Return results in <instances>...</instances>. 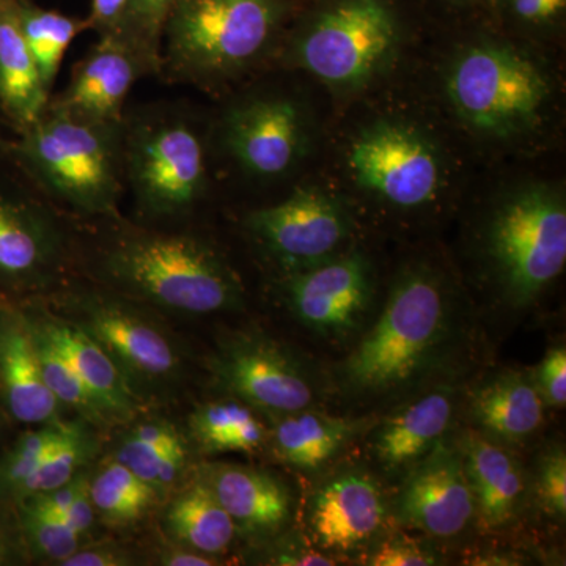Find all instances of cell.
Here are the masks:
<instances>
[{
    "instance_id": "obj_1",
    "label": "cell",
    "mask_w": 566,
    "mask_h": 566,
    "mask_svg": "<svg viewBox=\"0 0 566 566\" xmlns=\"http://www.w3.org/2000/svg\"><path fill=\"white\" fill-rule=\"evenodd\" d=\"M10 153L40 191L73 210L107 214L120 200L123 122L85 120L46 106Z\"/></svg>"
},
{
    "instance_id": "obj_2",
    "label": "cell",
    "mask_w": 566,
    "mask_h": 566,
    "mask_svg": "<svg viewBox=\"0 0 566 566\" xmlns=\"http://www.w3.org/2000/svg\"><path fill=\"white\" fill-rule=\"evenodd\" d=\"M283 0H178L161 41V71L214 87L255 66L273 46Z\"/></svg>"
},
{
    "instance_id": "obj_3",
    "label": "cell",
    "mask_w": 566,
    "mask_h": 566,
    "mask_svg": "<svg viewBox=\"0 0 566 566\" xmlns=\"http://www.w3.org/2000/svg\"><path fill=\"white\" fill-rule=\"evenodd\" d=\"M102 271L122 292L185 314L230 311L243 294L218 252L186 234L125 233L103 253Z\"/></svg>"
},
{
    "instance_id": "obj_4",
    "label": "cell",
    "mask_w": 566,
    "mask_h": 566,
    "mask_svg": "<svg viewBox=\"0 0 566 566\" xmlns=\"http://www.w3.org/2000/svg\"><path fill=\"white\" fill-rule=\"evenodd\" d=\"M446 293L434 274L409 271L395 283L385 311L349 354L344 378L357 394H382L411 381L446 334Z\"/></svg>"
},
{
    "instance_id": "obj_5",
    "label": "cell",
    "mask_w": 566,
    "mask_h": 566,
    "mask_svg": "<svg viewBox=\"0 0 566 566\" xmlns=\"http://www.w3.org/2000/svg\"><path fill=\"white\" fill-rule=\"evenodd\" d=\"M123 164L125 182L148 214H182L207 192V145L178 107H148L123 118Z\"/></svg>"
},
{
    "instance_id": "obj_6",
    "label": "cell",
    "mask_w": 566,
    "mask_h": 566,
    "mask_svg": "<svg viewBox=\"0 0 566 566\" xmlns=\"http://www.w3.org/2000/svg\"><path fill=\"white\" fill-rule=\"evenodd\" d=\"M549 93L543 70L506 44L469 46L447 76L453 109L469 128L486 136L512 137L532 128Z\"/></svg>"
},
{
    "instance_id": "obj_7",
    "label": "cell",
    "mask_w": 566,
    "mask_h": 566,
    "mask_svg": "<svg viewBox=\"0 0 566 566\" xmlns=\"http://www.w3.org/2000/svg\"><path fill=\"white\" fill-rule=\"evenodd\" d=\"M488 252L510 303L523 307L564 271L566 207L547 186L506 197L488 229Z\"/></svg>"
},
{
    "instance_id": "obj_8",
    "label": "cell",
    "mask_w": 566,
    "mask_h": 566,
    "mask_svg": "<svg viewBox=\"0 0 566 566\" xmlns=\"http://www.w3.org/2000/svg\"><path fill=\"white\" fill-rule=\"evenodd\" d=\"M398 28L382 0H340L294 41L297 66L335 88H357L392 62Z\"/></svg>"
},
{
    "instance_id": "obj_9",
    "label": "cell",
    "mask_w": 566,
    "mask_h": 566,
    "mask_svg": "<svg viewBox=\"0 0 566 566\" xmlns=\"http://www.w3.org/2000/svg\"><path fill=\"white\" fill-rule=\"evenodd\" d=\"M348 164L360 188L394 207H422L441 185L433 145L401 123L379 122L360 133L349 148Z\"/></svg>"
},
{
    "instance_id": "obj_10",
    "label": "cell",
    "mask_w": 566,
    "mask_h": 566,
    "mask_svg": "<svg viewBox=\"0 0 566 566\" xmlns=\"http://www.w3.org/2000/svg\"><path fill=\"white\" fill-rule=\"evenodd\" d=\"M249 232L290 271L331 259L348 237V211L335 197L315 188L249 214Z\"/></svg>"
},
{
    "instance_id": "obj_11",
    "label": "cell",
    "mask_w": 566,
    "mask_h": 566,
    "mask_svg": "<svg viewBox=\"0 0 566 566\" xmlns=\"http://www.w3.org/2000/svg\"><path fill=\"white\" fill-rule=\"evenodd\" d=\"M223 144L245 174L264 180L282 177L305 155L303 112L282 96L245 99L227 112Z\"/></svg>"
},
{
    "instance_id": "obj_12",
    "label": "cell",
    "mask_w": 566,
    "mask_h": 566,
    "mask_svg": "<svg viewBox=\"0 0 566 566\" xmlns=\"http://www.w3.org/2000/svg\"><path fill=\"white\" fill-rule=\"evenodd\" d=\"M61 234L46 208L18 186L0 181V301L18 303L51 277Z\"/></svg>"
},
{
    "instance_id": "obj_13",
    "label": "cell",
    "mask_w": 566,
    "mask_h": 566,
    "mask_svg": "<svg viewBox=\"0 0 566 566\" xmlns=\"http://www.w3.org/2000/svg\"><path fill=\"white\" fill-rule=\"evenodd\" d=\"M212 374L223 389L263 411L292 415L314 401L303 368L281 346L263 338H240L212 359Z\"/></svg>"
},
{
    "instance_id": "obj_14",
    "label": "cell",
    "mask_w": 566,
    "mask_h": 566,
    "mask_svg": "<svg viewBox=\"0 0 566 566\" xmlns=\"http://www.w3.org/2000/svg\"><path fill=\"white\" fill-rule=\"evenodd\" d=\"M371 292L370 264L359 252L292 271L285 282L294 316L319 335L354 329L370 304Z\"/></svg>"
},
{
    "instance_id": "obj_15",
    "label": "cell",
    "mask_w": 566,
    "mask_h": 566,
    "mask_svg": "<svg viewBox=\"0 0 566 566\" xmlns=\"http://www.w3.org/2000/svg\"><path fill=\"white\" fill-rule=\"evenodd\" d=\"M153 73L150 65L122 35H102L74 65L70 84L48 106L74 117L122 123L134 84Z\"/></svg>"
},
{
    "instance_id": "obj_16",
    "label": "cell",
    "mask_w": 566,
    "mask_h": 566,
    "mask_svg": "<svg viewBox=\"0 0 566 566\" xmlns=\"http://www.w3.org/2000/svg\"><path fill=\"white\" fill-rule=\"evenodd\" d=\"M76 305V324L111 354L128 381L129 376L155 381L177 371L174 345L139 312L98 294H85Z\"/></svg>"
},
{
    "instance_id": "obj_17",
    "label": "cell",
    "mask_w": 566,
    "mask_h": 566,
    "mask_svg": "<svg viewBox=\"0 0 566 566\" xmlns=\"http://www.w3.org/2000/svg\"><path fill=\"white\" fill-rule=\"evenodd\" d=\"M57 398L41 374L31 323L21 303L0 301V408L13 422H57Z\"/></svg>"
},
{
    "instance_id": "obj_18",
    "label": "cell",
    "mask_w": 566,
    "mask_h": 566,
    "mask_svg": "<svg viewBox=\"0 0 566 566\" xmlns=\"http://www.w3.org/2000/svg\"><path fill=\"white\" fill-rule=\"evenodd\" d=\"M398 512L424 534L449 538L463 532L475 512V499L463 460L439 447L406 480Z\"/></svg>"
},
{
    "instance_id": "obj_19",
    "label": "cell",
    "mask_w": 566,
    "mask_h": 566,
    "mask_svg": "<svg viewBox=\"0 0 566 566\" xmlns=\"http://www.w3.org/2000/svg\"><path fill=\"white\" fill-rule=\"evenodd\" d=\"M381 491L368 475L335 476L315 494L311 526L324 549L348 551L381 527Z\"/></svg>"
},
{
    "instance_id": "obj_20",
    "label": "cell",
    "mask_w": 566,
    "mask_h": 566,
    "mask_svg": "<svg viewBox=\"0 0 566 566\" xmlns=\"http://www.w3.org/2000/svg\"><path fill=\"white\" fill-rule=\"evenodd\" d=\"M22 307L69 359L107 420L126 419L133 415L136 400L128 378L92 335L85 333L80 324L39 314L29 305L22 304Z\"/></svg>"
},
{
    "instance_id": "obj_21",
    "label": "cell",
    "mask_w": 566,
    "mask_h": 566,
    "mask_svg": "<svg viewBox=\"0 0 566 566\" xmlns=\"http://www.w3.org/2000/svg\"><path fill=\"white\" fill-rule=\"evenodd\" d=\"M50 98L22 32L20 0H0V111L20 133Z\"/></svg>"
},
{
    "instance_id": "obj_22",
    "label": "cell",
    "mask_w": 566,
    "mask_h": 566,
    "mask_svg": "<svg viewBox=\"0 0 566 566\" xmlns=\"http://www.w3.org/2000/svg\"><path fill=\"white\" fill-rule=\"evenodd\" d=\"M202 480L234 523L251 528H274L289 517V494L266 472L245 465L214 464L205 469Z\"/></svg>"
},
{
    "instance_id": "obj_23",
    "label": "cell",
    "mask_w": 566,
    "mask_h": 566,
    "mask_svg": "<svg viewBox=\"0 0 566 566\" xmlns=\"http://www.w3.org/2000/svg\"><path fill=\"white\" fill-rule=\"evenodd\" d=\"M465 475L486 526L501 527L515 515L523 491L520 469L504 449L476 433H465L461 442Z\"/></svg>"
},
{
    "instance_id": "obj_24",
    "label": "cell",
    "mask_w": 566,
    "mask_h": 566,
    "mask_svg": "<svg viewBox=\"0 0 566 566\" xmlns=\"http://www.w3.org/2000/svg\"><path fill=\"white\" fill-rule=\"evenodd\" d=\"M452 397L447 392L424 395L398 412L375 436L376 458L387 468H403L430 453L452 420Z\"/></svg>"
},
{
    "instance_id": "obj_25",
    "label": "cell",
    "mask_w": 566,
    "mask_h": 566,
    "mask_svg": "<svg viewBox=\"0 0 566 566\" xmlns=\"http://www.w3.org/2000/svg\"><path fill=\"white\" fill-rule=\"evenodd\" d=\"M472 415L488 433L505 441H521L543 420V398L526 374L499 375L472 397Z\"/></svg>"
},
{
    "instance_id": "obj_26",
    "label": "cell",
    "mask_w": 566,
    "mask_h": 566,
    "mask_svg": "<svg viewBox=\"0 0 566 566\" xmlns=\"http://www.w3.org/2000/svg\"><path fill=\"white\" fill-rule=\"evenodd\" d=\"M166 523L178 542L208 556L223 553L237 532L233 517L203 480L192 483L174 499Z\"/></svg>"
},
{
    "instance_id": "obj_27",
    "label": "cell",
    "mask_w": 566,
    "mask_h": 566,
    "mask_svg": "<svg viewBox=\"0 0 566 566\" xmlns=\"http://www.w3.org/2000/svg\"><path fill=\"white\" fill-rule=\"evenodd\" d=\"M115 460L161 495L177 482L186 464V446L174 424L150 420L136 424L123 438Z\"/></svg>"
},
{
    "instance_id": "obj_28",
    "label": "cell",
    "mask_w": 566,
    "mask_h": 566,
    "mask_svg": "<svg viewBox=\"0 0 566 566\" xmlns=\"http://www.w3.org/2000/svg\"><path fill=\"white\" fill-rule=\"evenodd\" d=\"M349 434L352 428L346 420L315 412H292L275 427L274 450L294 468L315 469L327 463Z\"/></svg>"
},
{
    "instance_id": "obj_29",
    "label": "cell",
    "mask_w": 566,
    "mask_h": 566,
    "mask_svg": "<svg viewBox=\"0 0 566 566\" xmlns=\"http://www.w3.org/2000/svg\"><path fill=\"white\" fill-rule=\"evenodd\" d=\"M20 20L41 81L52 93L71 43L91 29L87 18L82 20L62 11L43 9L32 0H20Z\"/></svg>"
},
{
    "instance_id": "obj_30",
    "label": "cell",
    "mask_w": 566,
    "mask_h": 566,
    "mask_svg": "<svg viewBox=\"0 0 566 566\" xmlns=\"http://www.w3.org/2000/svg\"><path fill=\"white\" fill-rule=\"evenodd\" d=\"M191 428L207 452H255L266 434L251 409L238 401L202 406L193 412Z\"/></svg>"
},
{
    "instance_id": "obj_31",
    "label": "cell",
    "mask_w": 566,
    "mask_h": 566,
    "mask_svg": "<svg viewBox=\"0 0 566 566\" xmlns=\"http://www.w3.org/2000/svg\"><path fill=\"white\" fill-rule=\"evenodd\" d=\"M88 493L95 513L114 526H128L142 520L159 497L155 488L117 460L103 465L88 482Z\"/></svg>"
},
{
    "instance_id": "obj_32",
    "label": "cell",
    "mask_w": 566,
    "mask_h": 566,
    "mask_svg": "<svg viewBox=\"0 0 566 566\" xmlns=\"http://www.w3.org/2000/svg\"><path fill=\"white\" fill-rule=\"evenodd\" d=\"M95 439L84 424L69 423L65 433L41 461L40 468L21 486L14 502L28 495L46 493L80 475L82 465L95 453ZM13 502V504H14Z\"/></svg>"
},
{
    "instance_id": "obj_33",
    "label": "cell",
    "mask_w": 566,
    "mask_h": 566,
    "mask_svg": "<svg viewBox=\"0 0 566 566\" xmlns=\"http://www.w3.org/2000/svg\"><path fill=\"white\" fill-rule=\"evenodd\" d=\"M25 315H28V312H25ZM28 318L32 326L41 374H43L48 389L57 398L59 403L76 409L91 423L104 424L109 422L99 406L93 400L92 395L82 385L80 376L71 367L69 359L63 356L61 349L41 331L39 324L33 322L31 316L28 315Z\"/></svg>"
},
{
    "instance_id": "obj_34",
    "label": "cell",
    "mask_w": 566,
    "mask_h": 566,
    "mask_svg": "<svg viewBox=\"0 0 566 566\" xmlns=\"http://www.w3.org/2000/svg\"><path fill=\"white\" fill-rule=\"evenodd\" d=\"M69 423L36 424L33 430L20 436L0 455V502L13 505L21 486L40 468L41 461L57 444Z\"/></svg>"
},
{
    "instance_id": "obj_35",
    "label": "cell",
    "mask_w": 566,
    "mask_h": 566,
    "mask_svg": "<svg viewBox=\"0 0 566 566\" xmlns=\"http://www.w3.org/2000/svg\"><path fill=\"white\" fill-rule=\"evenodd\" d=\"M13 509L21 535L40 556L62 564L80 549L82 535L62 516L46 515L22 505H13Z\"/></svg>"
},
{
    "instance_id": "obj_36",
    "label": "cell",
    "mask_w": 566,
    "mask_h": 566,
    "mask_svg": "<svg viewBox=\"0 0 566 566\" xmlns=\"http://www.w3.org/2000/svg\"><path fill=\"white\" fill-rule=\"evenodd\" d=\"M178 0H132L123 39L150 65L153 73L161 71L164 24Z\"/></svg>"
},
{
    "instance_id": "obj_37",
    "label": "cell",
    "mask_w": 566,
    "mask_h": 566,
    "mask_svg": "<svg viewBox=\"0 0 566 566\" xmlns=\"http://www.w3.org/2000/svg\"><path fill=\"white\" fill-rule=\"evenodd\" d=\"M538 497L549 515H566V457L564 449H554L542 460L538 472Z\"/></svg>"
},
{
    "instance_id": "obj_38",
    "label": "cell",
    "mask_w": 566,
    "mask_h": 566,
    "mask_svg": "<svg viewBox=\"0 0 566 566\" xmlns=\"http://www.w3.org/2000/svg\"><path fill=\"white\" fill-rule=\"evenodd\" d=\"M536 389L551 406L564 408L566 403V349H551L539 364L535 379Z\"/></svg>"
},
{
    "instance_id": "obj_39",
    "label": "cell",
    "mask_w": 566,
    "mask_h": 566,
    "mask_svg": "<svg viewBox=\"0 0 566 566\" xmlns=\"http://www.w3.org/2000/svg\"><path fill=\"white\" fill-rule=\"evenodd\" d=\"M129 10L132 0H92L88 25L98 36L123 35Z\"/></svg>"
},
{
    "instance_id": "obj_40",
    "label": "cell",
    "mask_w": 566,
    "mask_h": 566,
    "mask_svg": "<svg viewBox=\"0 0 566 566\" xmlns=\"http://www.w3.org/2000/svg\"><path fill=\"white\" fill-rule=\"evenodd\" d=\"M368 564L374 566H428L436 564L431 554L405 543H389L379 547Z\"/></svg>"
},
{
    "instance_id": "obj_41",
    "label": "cell",
    "mask_w": 566,
    "mask_h": 566,
    "mask_svg": "<svg viewBox=\"0 0 566 566\" xmlns=\"http://www.w3.org/2000/svg\"><path fill=\"white\" fill-rule=\"evenodd\" d=\"M88 482H91V480H87V482L80 488L69 510L62 515L63 520L80 535L87 534L93 526V521H95V506H93L91 493H88Z\"/></svg>"
},
{
    "instance_id": "obj_42",
    "label": "cell",
    "mask_w": 566,
    "mask_h": 566,
    "mask_svg": "<svg viewBox=\"0 0 566 566\" xmlns=\"http://www.w3.org/2000/svg\"><path fill=\"white\" fill-rule=\"evenodd\" d=\"M513 10L521 20L546 22L564 11L566 0H512Z\"/></svg>"
},
{
    "instance_id": "obj_43",
    "label": "cell",
    "mask_w": 566,
    "mask_h": 566,
    "mask_svg": "<svg viewBox=\"0 0 566 566\" xmlns=\"http://www.w3.org/2000/svg\"><path fill=\"white\" fill-rule=\"evenodd\" d=\"M129 558L122 553H115L109 547H99V549L76 551L73 556L63 560V566H123L129 565Z\"/></svg>"
},
{
    "instance_id": "obj_44",
    "label": "cell",
    "mask_w": 566,
    "mask_h": 566,
    "mask_svg": "<svg viewBox=\"0 0 566 566\" xmlns=\"http://www.w3.org/2000/svg\"><path fill=\"white\" fill-rule=\"evenodd\" d=\"M163 565L210 566L216 565V562L211 560V556L199 553V551L192 549V553H188V551L175 549L172 553L166 554V556L163 557Z\"/></svg>"
},
{
    "instance_id": "obj_45",
    "label": "cell",
    "mask_w": 566,
    "mask_h": 566,
    "mask_svg": "<svg viewBox=\"0 0 566 566\" xmlns=\"http://www.w3.org/2000/svg\"><path fill=\"white\" fill-rule=\"evenodd\" d=\"M281 565H334V562L329 557L323 556V554L307 553L300 554V556H283L281 557Z\"/></svg>"
},
{
    "instance_id": "obj_46",
    "label": "cell",
    "mask_w": 566,
    "mask_h": 566,
    "mask_svg": "<svg viewBox=\"0 0 566 566\" xmlns=\"http://www.w3.org/2000/svg\"><path fill=\"white\" fill-rule=\"evenodd\" d=\"M2 523L0 520V566L9 565L11 560L10 532Z\"/></svg>"
}]
</instances>
